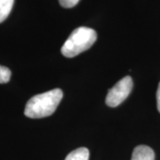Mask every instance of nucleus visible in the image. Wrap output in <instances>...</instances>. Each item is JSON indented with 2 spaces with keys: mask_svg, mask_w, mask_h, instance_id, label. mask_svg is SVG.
I'll return each instance as SVG.
<instances>
[{
  "mask_svg": "<svg viewBox=\"0 0 160 160\" xmlns=\"http://www.w3.org/2000/svg\"><path fill=\"white\" fill-rule=\"evenodd\" d=\"M12 72L6 67L0 65V84H6L10 81Z\"/></svg>",
  "mask_w": 160,
  "mask_h": 160,
  "instance_id": "0eeeda50",
  "label": "nucleus"
},
{
  "mask_svg": "<svg viewBox=\"0 0 160 160\" xmlns=\"http://www.w3.org/2000/svg\"><path fill=\"white\" fill-rule=\"evenodd\" d=\"M62 97L63 92L59 88L37 94L28 101L24 114L29 118L49 117L54 113Z\"/></svg>",
  "mask_w": 160,
  "mask_h": 160,
  "instance_id": "f257e3e1",
  "label": "nucleus"
},
{
  "mask_svg": "<svg viewBox=\"0 0 160 160\" xmlns=\"http://www.w3.org/2000/svg\"><path fill=\"white\" fill-rule=\"evenodd\" d=\"M157 107L160 113V82L158 84V91H157Z\"/></svg>",
  "mask_w": 160,
  "mask_h": 160,
  "instance_id": "1a4fd4ad",
  "label": "nucleus"
},
{
  "mask_svg": "<svg viewBox=\"0 0 160 160\" xmlns=\"http://www.w3.org/2000/svg\"><path fill=\"white\" fill-rule=\"evenodd\" d=\"M97 39L95 30L86 27L77 28L65 41L61 52L63 56L73 58L83 52L88 50Z\"/></svg>",
  "mask_w": 160,
  "mask_h": 160,
  "instance_id": "f03ea898",
  "label": "nucleus"
},
{
  "mask_svg": "<svg viewBox=\"0 0 160 160\" xmlns=\"http://www.w3.org/2000/svg\"><path fill=\"white\" fill-rule=\"evenodd\" d=\"M89 150L86 148H78L71 151L65 160H89Z\"/></svg>",
  "mask_w": 160,
  "mask_h": 160,
  "instance_id": "39448f33",
  "label": "nucleus"
},
{
  "mask_svg": "<svg viewBox=\"0 0 160 160\" xmlns=\"http://www.w3.org/2000/svg\"><path fill=\"white\" fill-rule=\"evenodd\" d=\"M14 0H0V23H2L10 14Z\"/></svg>",
  "mask_w": 160,
  "mask_h": 160,
  "instance_id": "423d86ee",
  "label": "nucleus"
},
{
  "mask_svg": "<svg viewBox=\"0 0 160 160\" xmlns=\"http://www.w3.org/2000/svg\"><path fill=\"white\" fill-rule=\"evenodd\" d=\"M80 0H59L60 5L64 8H71L78 4Z\"/></svg>",
  "mask_w": 160,
  "mask_h": 160,
  "instance_id": "6e6552de",
  "label": "nucleus"
},
{
  "mask_svg": "<svg viewBox=\"0 0 160 160\" xmlns=\"http://www.w3.org/2000/svg\"><path fill=\"white\" fill-rule=\"evenodd\" d=\"M131 160H155L154 150L149 146L139 145L133 149Z\"/></svg>",
  "mask_w": 160,
  "mask_h": 160,
  "instance_id": "20e7f679",
  "label": "nucleus"
},
{
  "mask_svg": "<svg viewBox=\"0 0 160 160\" xmlns=\"http://www.w3.org/2000/svg\"><path fill=\"white\" fill-rule=\"evenodd\" d=\"M132 79L130 76H126L120 79L112 88L108 91V94L106 97V104L115 108L123 102L126 98L129 96L132 89Z\"/></svg>",
  "mask_w": 160,
  "mask_h": 160,
  "instance_id": "7ed1b4c3",
  "label": "nucleus"
}]
</instances>
